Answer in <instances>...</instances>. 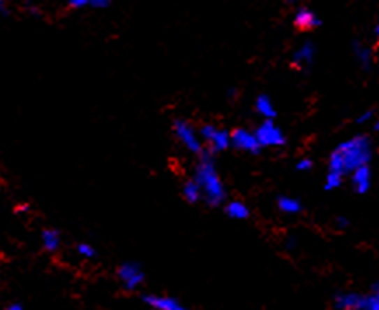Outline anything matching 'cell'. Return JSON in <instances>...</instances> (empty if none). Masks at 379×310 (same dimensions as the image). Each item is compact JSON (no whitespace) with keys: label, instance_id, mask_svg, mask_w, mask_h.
Wrapping results in <instances>:
<instances>
[{"label":"cell","instance_id":"4316f807","mask_svg":"<svg viewBox=\"0 0 379 310\" xmlns=\"http://www.w3.org/2000/svg\"><path fill=\"white\" fill-rule=\"evenodd\" d=\"M6 310H27V309L22 302H11L6 305Z\"/></svg>","mask_w":379,"mask_h":310},{"label":"cell","instance_id":"83f0119b","mask_svg":"<svg viewBox=\"0 0 379 310\" xmlns=\"http://www.w3.org/2000/svg\"><path fill=\"white\" fill-rule=\"evenodd\" d=\"M0 13H2V15H9V2H8V0H0Z\"/></svg>","mask_w":379,"mask_h":310},{"label":"cell","instance_id":"d6986e66","mask_svg":"<svg viewBox=\"0 0 379 310\" xmlns=\"http://www.w3.org/2000/svg\"><path fill=\"white\" fill-rule=\"evenodd\" d=\"M74 251H75V254H77V256L81 258L82 261L95 260L96 254H98V253H96L95 246H93V244H89V242H77V244H75Z\"/></svg>","mask_w":379,"mask_h":310},{"label":"cell","instance_id":"5bb4252c","mask_svg":"<svg viewBox=\"0 0 379 310\" xmlns=\"http://www.w3.org/2000/svg\"><path fill=\"white\" fill-rule=\"evenodd\" d=\"M40 246L46 253H58L61 249V233L54 228H44L40 232Z\"/></svg>","mask_w":379,"mask_h":310},{"label":"cell","instance_id":"cb8c5ba5","mask_svg":"<svg viewBox=\"0 0 379 310\" xmlns=\"http://www.w3.org/2000/svg\"><path fill=\"white\" fill-rule=\"evenodd\" d=\"M70 9H84L89 6V0H65Z\"/></svg>","mask_w":379,"mask_h":310},{"label":"cell","instance_id":"8fae6325","mask_svg":"<svg viewBox=\"0 0 379 310\" xmlns=\"http://www.w3.org/2000/svg\"><path fill=\"white\" fill-rule=\"evenodd\" d=\"M350 184L357 195H365L372 186L371 165H364L350 174Z\"/></svg>","mask_w":379,"mask_h":310},{"label":"cell","instance_id":"7402d4cb","mask_svg":"<svg viewBox=\"0 0 379 310\" xmlns=\"http://www.w3.org/2000/svg\"><path fill=\"white\" fill-rule=\"evenodd\" d=\"M357 121L358 125H365V123H371V121H376V113L372 109H367V111H364V113L362 114H358L357 116Z\"/></svg>","mask_w":379,"mask_h":310},{"label":"cell","instance_id":"3957f363","mask_svg":"<svg viewBox=\"0 0 379 310\" xmlns=\"http://www.w3.org/2000/svg\"><path fill=\"white\" fill-rule=\"evenodd\" d=\"M172 132L175 135L177 142L186 149L187 153L198 156H201L205 153V144L200 137V130L191 123L186 118H177L172 125Z\"/></svg>","mask_w":379,"mask_h":310},{"label":"cell","instance_id":"7a4b0ae2","mask_svg":"<svg viewBox=\"0 0 379 310\" xmlns=\"http://www.w3.org/2000/svg\"><path fill=\"white\" fill-rule=\"evenodd\" d=\"M191 177L200 186L201 197L208 207H222L228 202V190L211 153L205 151L203 155L198 156Z\"/></svg>","mask_w":379,"mask_h":310},{"label":"cell","instance_id":"ba28073f","mask_svg":"<svg viewBox=\"0 0 379 310\" xmlns=\"http://www.w3.org/2000/svg\"><path fill=\"white\" fill-rule=\"evenodd\" d=\"M142 302L149 310H191L189 307L184 305L179 298L170 295H156V293H147L142 296Z\"/></svg>","mask_w":379,"mask_h":310},{"label":"cell","instance_id":"4dcf8cb0","mask_svg":"<svg viewBox=\"0 0 379 310\" xmlns=\"http://www.w3.org/2000/svg\"><path fill=\"white\" fill-rule=\"evenodd\" d=\"M374 130L379 132V118H376V121H374Z\"/></svg>","mask_w":379,"mask_h":310},{"label":"cell","instance_id":"ffe728a7","mask_svg":"<svg viewBox=\"0 0 379 310\" xmlns=\"http://www.w3.org/2000/svg\"><path fill=\"white\" fill-rule=\"evenodd\" d=\"M344 179H346V177L339 176V174H336V172H329V170H327L325 181H323V188H325L327 191L339 190V188L344 184Z\"/></svg>","mask_w":379,"mask_h":310},{"label":"cell","instance_id":"1f68e13d","mask_svg":"<svg viewBox=\"0 0 379 310\" xmlns=\"http://www.w3.org/2000/svg\"><path fill=\"white\" fill-rule=\"evenodd\" d=\"M287 2H288V4H290V6H297L299 0H287Z\"/></svg>","mask_w":379,"mask_h":310},{"label":"cell","instance_id":"30bf717a","mask_svg":"<svg viewBox=\"0 0 379 310\" xmlns=\"http://www.w3.org/2000/svg\"><path fill=\"white\" fill-rule=\"evenodd\" d=\"M322 25V20L313 9L309 8H297L294 15V27L301 32H311Z\"/></svg>","mask_w":379,"mask_h":310},{"label":"cell","instance_id":"7c38bea8","mask_svg":"<svg viewBox=\"0 0 379 310\" xmlns=\"http://www.w3.org/2000/svg\"><path fill=\"white\" fill-rule=\"evenodd\" d=\"M364 295L355 291H341L334 296V309L336 310H360Z\"/></svg>","mask_w":379,"mask_h":310},{"label":"cell","instance_id":"603a6c76","mask_svg":"<svg viewBox=\"0 0 379 310\" xmlns=\"http://www.w3.org/2000/svg\"><path fill=\"white\" fill-rule=\"evenodd\" d=\"M295 170H297V172H309V170H313V160L301 158L295 163Z\"/></svg>","mask_w":379,"mask_h":310},{"label":"cell","instance_id":"d4e9b609","mask_svg":"<svg viewBox=\"0 0 379 310\" xmlns=\"http://www.w3.org/2000/svg\"><path fill=\"white\" fill-rule=\"evenodd\" d=\"M112 4V0H89V8L105 9Z\"/></svg>","mask_w":379,"mask_h":310},{"label":"cell","instance_id":"44dd1931","mask_svg":"<svg viewBox=\"0 0 379 310\" xmlns=\"http://www.w3.org/2000/svg\"><path fill=\"white\" fill-rule=\"evenodd\" d=\"M360 310H379V296L372 291L369 295H364Z\"/></svg>","mask_w":379,"mask_h":310},{"label":"cell","instance_id":"5b68a950","mask_svg":"<svg viewBox=\"0 0 379 310\" xmlns=\"http://www.w3.org/2000/svg\"><path fill=\"white\" fill-rule=\"evenodd\" d=\"M117 282L128 293H135L145 284V272L137 261H123L116 270Z\"/></svg>","mask_w":379,"mask_h":310},{"label":"cell","instance_id":"484cf974","mask_svg":"<svg viewBox=\"0 0 379 310\" xmlns=\"http://www.w3.org/2000/svg\"><path fill=\"white\" fill-rule=\"evenodd\" d=\"M348 226H350V221H348L346 218H343V216L336 219V228L337 230H346Z\"/></svg>","mask_w":379,"mask_h":310},{"label":"cell","instance_id":"52a82bcc","mask_svg":"<svg viewBox=\"0 0 379 310\" xmlns=\"http://www.w3.org/2000/svg\"><path fill=\"white\" fill-rule=\"evenodd\" d=\"M231 148L239 153H246V155H259L262 151L255 137V132L245 127H238L231 130Z\"/></svg>","mask_w":379,"mask_h":310},{"label":"cell","instance_id":"2e32d148","mask_svg":"<svg viewBox=\"0 0 379 310\" xmlns=\"http://www.w3.org/2000/svg\"><path fill=\"white\" fill-rule=\"evenodd\" d=\"M276 209L285 216H297L302 212V202L290 195H281L276 198Z\"/></svg>","mask_w":379,"mask_h":310},{"label":"cell","instance_id":"9a60e30c","mask_svg":"<svg viewBox=\"0 0 379 310\" xmlns=\"http://www.w3.org/2000/svg\"><path fill=\"white\" fill-rule=\"evenodd\" d=\"M224 214L235 221H245L250 218V207L243 200H228L224 204Z\"/></svg>","mask_w":379,"mask_h":310},{"label":"cell","instance_id":"e0dca14e","mask_svg":"<svg viewBox=\"0 0 379 310\" xmlns=\"http://www.w3.org/2000/svg\"><path fill=\"white\" fill-rule=\"evenodd\" d=\"M180 195H182V198L187 202V204H198V202H203L200 186H198V183L193 179V177L184 181L182 188H180Z\"/></svg>","mask_w":379,"mask_h":310},{"label":"cell","instance_id":"ac0fdd59","mask_svg":"<svg viewBox=\"0 0 379 310\" xmlns=\"http://www.w3.org/2000/svg\"><path fill=\"white\" fill-rule=\"evenodd\" d=\"M353 55L355 60L358 62L362 69H371L372 62H374V55H372V50L369 46L362 43H355L353 44Z\"/></svg>","mask_w":379,"mask_h":310},{"label":"cell","instance_id":"277c9868","mask_svg":"<svg viewBox=\"0 0 379 310\" xmlns=\"http://www.w3.org/2000/svg\"><path fill=\"white\" fill-rule=\"evenodd\" d=\"M198 130H200V137L205 148H208V153L211 155H218V153L231 149V130H225L214 123L200 125Z\"/></svg>","mask_w":379,"mask_h":310},{"label":"cell","instance_id":"f546056e","mask_svg":"<svg viewBox=\"0 0 379 310\" xmlns=\"http://www.w3.org/2000/svg\"><path fill=\"white\" fill-rule=\"evenodd\" d=\"M374 34H376V37H378V43H379V20H378V23H376Z\"/></svg>","mask_w":379,"mask_h":310},{"label":"cell","instance_id":"6da1fadb","mask_svg":"<svg viewBox=\"0 0 379 310\" xmlns=\"http://www.w3.org/2000/svg\"><path fill=\"white\" fill-rule=\"evenodd\" d=\"M374 156V146L367 135L360 134L346 139L332 149L327 163L329 172H336L343 177H350L353 170L369 165Z\"/></svg>","mask_w":379,"mask_h":310},{"label":"cell","instance_id":"8992f818","mask_svg":"<svg viewBox=\"0 0 379 310\" xmlns=\"http://www.w3.org/2000/svg\"><path fill=\"white\" fill-rule=\"evenodd\" d=\"M253 132H255V137L262 149L283 148L287 144V135L278 127L274 120H262Z\"/></svg>","mask_w":379,"mask_h":310},{"label":"cell","instance_id":"4fadbf2b","mask_svg":"<svg viewBox=\"0 0 379 310\" xmlns=\"http://www.w3.org/2000/svg\"><path fill=\"white\" fill-rule=\"evenodd\" d=\"M253 109H255V113L259 114L262 120H276V116H278L276 106H274L273 99H271L267 93H260V95L255 97Z\"/></svg>","mask_w":379,"mask_h":310},{"label":"cell","instance_id":"f1b7e54d","mask_svg":"<svg viewBox=\"0 0 379 310\" xmlns=\"http://www.w3.org/2000/svg\"><path fill=\"white\" fill-rule=\"evenodd\" d=\"M371 291H372V293H376V295H378V296H379V281H376V282H374V284H372Z\"/></svg>","mask_w":379,"mask_h":310},{"label":"cell","instance_id":"9c48e42d","mask_svg":"<svg viewBox=\"0 0 379 310\" xmlns=\"http://www.w3.org/2000/svg\"><path fill=\"white\" fill-rule=\"evenodd\" d=\"M315 58H316V46L311 43V41H304L301 46H297L294 51H292L290 64L294 65L295 69H308V67H311Z\"/></svg>","mask_w":379,"mask_h":310}]
</instances>
